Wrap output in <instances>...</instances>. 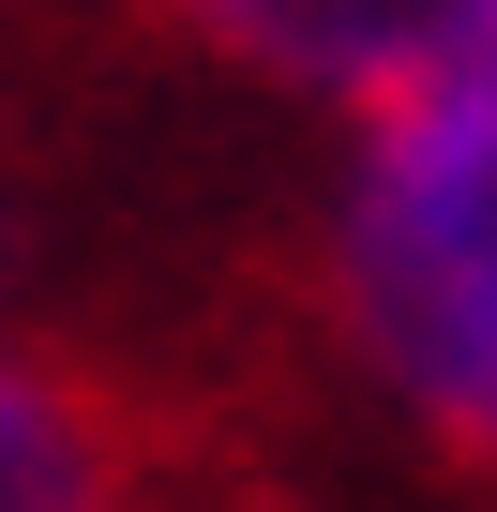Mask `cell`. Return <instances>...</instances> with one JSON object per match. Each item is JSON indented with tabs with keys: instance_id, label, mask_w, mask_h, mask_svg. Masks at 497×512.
I'll use <instances>...</instances> for the list:
<instances>
[{
	"instance_id": "6da1fadb",
	"label": "cell",
	"mask_w": 497,
	"mask_h": 512,
	"mask_svg": "<svg viewBox=\"0 0 497 512\" xmlns=\"http://www.w3.org/2000/svg\"><path fill=\"white\" fill-rule=\"evenodd\" d=\"M317 317L362 407L497 497V91L482 76L332 136Z\"/></svg>"
},
{
	"instance_id": "7a4b0ae2",
	"label": "cell",
	"mask_w": 497,
	"mask_h": 512,
	"mask_svg": "<svg viewBox=\"0 0 497 512\" xmlns=\"http://www.w3.org/2000/svg\"><path fill=\"white\" fill-rule=\"evenodd\" d=\"M151 31H181L226 91L362 136L482 61V0H151Z\"/></svg>"
},
{
	"instance_id": "3957f363",
	"label": "cell",
	"mask_w": 497,
	"mask_h": 512,
	"mask_svg": "<svg viewBox=\"0 0 497 512\" xmlns=\"http://www.w3.org/2000/svg\"><path fill=\"white\" fill-rule=\"evenodd\" d=\"M0 512H151L136 422L31 332H0Z\"/></svg>"
},
{
	"instance_id": "277c9868",
	"label": "cell",
	"mask_w": 497,
	"mask_h": 512,
	"mask_svg": "<svg viewBox=\"0 0 497 512\" xmlns=\"http://www.w3.org/2000/svg\"><path fill=\"white\" fill-rule=\"evenodd\" d=\"M467 76H482V91H497V0H482V61H467Z\"/></svg>"
}]
</instances>
